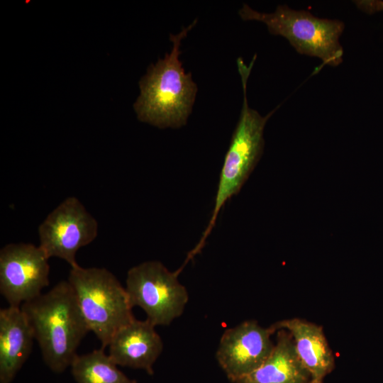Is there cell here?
<instances>
[{
	"label": "cell",
	"instance_id": "4",
	"mask_svg": "<svg viewBox=\"0 0 383 383\" xmlns=\"http://www.w3.org/2000/svg\"><path fill=\"white\" fill-rule=\"evenodd\" d=\"M244 21L264 23L272 35L285 38L296 51L318 57L324 65L336 67L343 59L340 38L345 24L337 19L320 18L305 10L278 5L272 13H262L244 4L238 11Z\"/></svg>",
	"mask_w": 383,
	"mask_h": 383
},
{
	"label": "cell",
	"instance_id": "15",
	"mask_svg": "<svg viewBox=\"0 0 383 383\" xmlns=\"http://www.w3.org/2000/svg\"><path fill=\"white\" fill-rule=\"evenodd\" d=\"M353 2L360 10L368 14L383 11L382 0H357Z\"/></svg>",
	"mask_w": 383,
	"mask_h": 383
},
{
	"label": "cell",
	"instance_id": "3",
	"mask_svg": "<svg viewBox=\"0 0 383 383\" xmlns=\"http://www.w3.org/2000/svg\"><path fill=\"white\" fill-rule=\"evenodd\" d=\"M255 58L256 55H254L249 65L245 63L243 58L237 59V67L243 85V103L220 172L210 220L199 243L189 254L187 257L189 260L203 248L206 238L215 226L222 207L227 201L240 192L255 168L264 147L265 126L268 119L279 108L278 106L267 115L262 116L248 105L247 84Z\"/></svg>",
	"mask_w": 383,
	"mask_h": 383
},
{
	"label": "cell",
	"instance_id": "7",
	"mask_svg": "<svg viewBox=\"0 0 383 383\" xmlns=\"http://www.w3.org/2000/svg\"><path fill=\"white\" fill-rule=\"evenodd\" d=\"M98 229L97 221L79 199L69 196L38 226V246L49 259L58 257L74 267L77 251L94 240Z\"/></svg>",
	"mask_w": 383,
	"mask_h": 383
},
{
	"label": "cell",
	"instance_id": "5",
	"mask_svg": "<svg viewBox=\"0 0 383 383\" xmlns=\"http://www.w3.org/2000/svg\"><path fill=\"white\" fill-rule=\"evenodd\" d=\"M67 280L89 331L104 349L116 332L135 319L126 288L104 267L77 265L71 267Z\"/></svg>",
	"mask_w": 383,
	"mask_h": 383
},
{
	"label": "cell",
	"instance_id": "10",
	"mask_svg": "<svg viewBox=\"0 0 383 383\" xmlns=\"http://www.w3.org/2000/svg\"><path fill=\"white\" fill-rule=\"evenodd\" d=\"M155 328L147 319L135 318L112 336L109 355L117 365L153 374V365L163 350L162 340Z\"/></svg>",
	"mask_w": 383,
	"mask_h": 383
},
{
	"label": "cell",
	"instance_id": "11",
	"mask_svg": "<svg viewBox=\"0 0 383 383\" xmlns=\"http://www.w3.org/2000/svg\"><path fill=\"white\" fill-rule=\"evenodd\" d=\"M276 332L284 329L292 337L296 354L311 375V383H323L335 367V357L322 326L294 318L270 326Z\"/></svg>",
	"mask_w": 383,
	"mask_h": 383
},
{
	"label": "cell",
	"instance_id": "12",
	"mask_svg": "<svg viewBox=\"0 0 383 383\" xmlns=\"http://www.w3.org/2000/svg\"><path fill=\"white\" fill-rule=\"evenodd\" d=\"M33 330L21 307L0 310V383H11L32 352Z\"/></svg>",
	"mask_w": 383,
	"mask_h": 383
},
{
	"label": "cell",
	"instance_id": "8",
	"mask_svg": "<svg viewBox=\"0 0 383 383\" xmlns=\"http://www.w3.org/2000/svg\"><path fill=\"white\" fill-rule=\"evenodd\" d=\"M49 258L32 243L4 245L0 250V292L9 306L20 307L49 285Z\"/></svg>",
	"mask_w": 383,
	"mask_h": 383
},
{
	"label": "cell",
	"instance_id": "14",
	"mask_svg": "<svg viewBox=\"0 0 383 383\" xmlns=\"http://www.w3.org/2000/svg\"><path fill=\"white\" fill-rule=\"evenodd\" d=\"M104 348L77 355L70 367L77 383H137L118 369Z\"/></svg>",
	"mask_w": 383,
	"mask_h": 383
},
{
	"label": "cell",
	"instance_id": "2",
	"mask_svg": "<svg viewBox=\"0 0 383 383\" xmlns=\"http://www.w3.org/2000/svg\"><path fill=\"white\" fill-rule=\"evenodd\" d=\"M194 20L179 33L170 35L172 48L151 65L140 82V94L134 104L140 121L160 128L184 126L192 113L197 86L179 60L181 40L194 26Z\"/></svg>",
	"mask_w": 383,
	"mask_h": 383
},
{
	"label": "cell",
	"instance_id": "1",
	"mask_svg": "<svg viewBox=\"0 0 383 383\" xmlns=\"http://www.w3.org/2000/svg\"><path fill=\"white\" fill-rule=\"evenodd\" d=\"M26 316L43 361L56 373L70 367L81 341L89 331L74 291L60 281L48 292L23 303Z\"/></svg>",
	"mask_w": 383,
	"mask_h": 383
},
{
	"label": "cell",
	"instance_id": "13",
	"mask_svg": "<svg viewBox=\"0 0 383 383\" xmlns=\"http://www.w3.org/2000/svg\"><path fill=\"white\" fill-rule=\"evenodd\" d=\"M233 383H311V378L296 354L292 335L280 329L266 360Z\"/></svg>",
	"mask_w": 383,
	"mask_h": 383
},
{
	"label": "cell",
	"instance_id": "6",
	"mask_svg": "<svg viewBox=\"0 0 383 383\" xmlns=\"http://www.w3.org/2000/svg\"><path fill=\"white\" fill-rule=\"evenodd\" d=\"M179 274L157 260L143 262L127 272L125 288L131 306L141 308L155 326L170 325L184 311L189 294Z\"/></svg>",
	"mask_w": 383,
	"mask_h": 383
},
{
	"label": "cell",
	"instance_id": "9",
	"mask_svg": "<svg viewBox=\"0 0 383 383\" xmlns=\"http://www.w3.org/2000/svg\"><path fill=\"white\" fill-rule=\"evenodd\" d=\"M275 331L254 320L240 323L223 333L216 357L228 379L234 382L257 369L269 357Z\"/></svg>",
	"mask_w": 383,
	"mask_h": 383
}]
</instances>
